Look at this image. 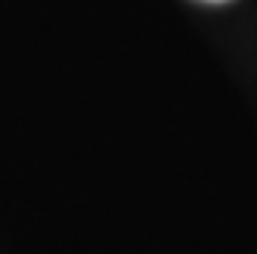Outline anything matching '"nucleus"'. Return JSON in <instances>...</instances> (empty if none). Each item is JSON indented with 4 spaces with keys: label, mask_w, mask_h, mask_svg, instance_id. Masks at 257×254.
Segmentation results:
<instances>
[{
    "label": "nucleus",
    "mask_w": 257,
    "mask_h": 254,
    "mask_svg": "<svg viewBox=\"0 0 257 254\" xmlns=\"http://www.w3.org/2000/svg\"><path fill=\"white\" fill-rule=\"evenodd\" d=\"M211 4H223V0H211Z\"/></svg>",
    "instance_id": "1"
}]
</instances>
